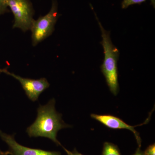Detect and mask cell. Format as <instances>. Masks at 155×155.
I'll return each instance as SVG.
<instances>
[{"instance_id": "3957f363", "label": "cell", "mask_w": 155, "mask_h": 155, "mask_svg": "<svg viewBox=\"0 0 155 155\" xmlns=\"http://www.w3.org/2000/svg\"><path fill=\"white\" fill-rule=\"evenodd\" d=\"M58 3L53 1L51 10L48 14L34 20L30 30L32 44L35 46L52 34L58 17Z\"/></svg>"}, {"instance_id": "4fadbf2b", "label": "cell", "mask_w": 155, "mask_h": 155, "mask_svg": "<svg viewBox=\"0 0 155 155\" xmlns=\"http://www.w3.org/2000/svg\"><path fill=\"white\" fill-rule=\"evenodd\" d=\"M132 155H144L143 152L142 151L140 150V147H138L135 153Z\"/></svg>"}, {"instance_id": "52a82bcc", "label": "cell", "mask_w": 155, "mask_h": 155, "mask_svg": "<svg viewBox=\"0 0 155 155\" xmlns=\"http://www.w3.org/2000/svg\"><path fill=\"white\" fill-rule=\"evenodd\" d=\"M0 137L8 145L11 155H61L59 152L49 151L23 146L16 141L14 135H9L1 130Z\"/></svg>"}, {"instance_id": "6da1fadb", "label": "cell", "mask_w": 155, "mask_h": 155, "mask_svg": "<svg viewBox=\"0 0 155 155\" xmlns=\"http://www.w3.org/2000/svg\"><path fill=\"white\" fill-rule=\"evenodd\" d=\"M55 100L52 99L45 105H40L37 109L35 121L26 129L29 137H46L51 140L57 145L61 146L57 139L58 131L71 127L62 119V115L56 110Z\"/></svg>"}, {"instance_id": "277c9868", "label": "cell", "mask_w": 155, "mask_h": 155, "mask_svg": "<svg viewBox=\"0 0 155 155\" xmlns=\"http://www.w3.org/2000/svg\"><path fill=\"white\" fill-rule=\"evenodd\" d=\"M7 5L14 16L13 28H20L22 31L30 30L34 19V11L29 0H6Z\"/></svg>"}, {"instance_id": "8fae6325", "label": "cell", "mask_w": 155, "mask_h": 155, "mask_svg": "<svg viewBox=\"0 0 155 155\" xmlns=\"http://www.w3.org/2000/svg\"><path fill=\"white\" fill-rule=\"evenodd\" d=\"M144 155H155V143L149 146L143 152Z\"/></svg>"}, {"instance_id": "7c38bea8", "label": "cell", "mask_w": 155, "mask_h": 155, "mask_svg": "<svg viewBox=\"0 0 155 155\" xmlns=\"http://www.w3.org/2000/svg\"><path fill=\"white\" fill-rule=\"evenodd\" d=\"M63 147V149H64L65 151L67 153V155H84L78 152L75 149L73 150L72 151H70L68 150L67 149L65 148L64 147Z\"/></svg>"}, {"instance_id": "ba28073f", "label": "cell", "mask_w": 155, "mask_h": 155, "mask_svg": "<svg viewBox=\"0 0 155 155\" xmlns=\"http://www.w3.org/2000/svg\"><path fill=\"white\" fill-rule=\"evenodd\" d=\"M102 155H122L116 145L106 142L104 143Z\"/></svg>"}, {"instance_id": "7a4b0ae2", "label": "cell", "mask_w": 155, "mask_h": 155, "mask_svg": "<svg viewBox=\"0 0 155 155\" xmlns=\"http://www.w3.org/2000/svg\"><path fill=\"white\" fill-rule=\"evenodd\" d=\"M96 17L101 31L102 41L101 44L104 48V60L101 66V70L105 78L107 84L111 93L116 96L119 92V88L117 67L119 51L112 43L110 32L104 28L96 15Z\"/></svg>"}, {"instance_id": "9c48e42d", "label": "cell", "mask_w": 155, "mask_h": 155, "mask_svg": "<svg viewBox=\"0 0 155 155\" xmlns=\"http://www.w3.org/2000/svg\"><path fill=\"white\" fill-rule=\"evenodd\" d=\"M147 0H123L122 3V9H126L129 6L131 5L138 4L140 5L141 3L144 2ZM151 4L152 5L154 8L155 6V0H150Z\"/></svg>"}, {"instance_id": "8992f818", "label": "cell", "mask_w": 155, "mask_h": 155, "mask_svg": "<svg viewBox=\"0 0 155 155\" xmlns=\"http://www.w3.org/2000/svg\"><path fill=\"white\" fill-rule=\"evenodd\" d=\"M91 116L92 119H95L98 122L102 123L108 128L113 129H127L133 132L135 136L139 147H141V140L138 132L136 130L135 127L138 126H141L143 124H146L149 121L150 116L146 120L145 122L143 124L136 125L131 126L128 125L122 120L116 116L111 115H97V114H91Z\"/></svg>"}, {"instance_id": "5b68a950", "label": "cell", "mask_w": 155, "mask_h": 155, "mask_svg": "<svg viewBox=\"0 0 155 155\" xmlns=\"http://www.w3.org/2000/svg\"><path fill=\"white\" fill-rule=\"evenodd\" d=\"M0 72L11 75L18 80L21 84L25 94L32 101H37L40 95L50 86V84L46 78H44L38 79L25 78L11 73L5 69H0Z\"/></svg>"}, {"instance_id": "5bb4252c", "label": "cell", "mask_w": 155, "mask_h": 155, "mask_svg": "<svg viewBox=\"0 0 155 155\" xmlns=\"http://www.w3.org/2000/svg\"><path fill=\"white\" fill-rule=\"evenodd\" d=\"M5 152H3L0 150V155H5Z\"/></svg>"}, {"instance_id": "30bf717a", "label": "cell", "mask_w": 155, "mask_h": 155, "mask_svg": "<svg viewBox=\"0 0 155 155\" xmlns=\"http://www.w3.org/2000/svg\"><path fill=\"white\" fill-rule=\"evenodd\" d=\"M6 0H0V15L9 12Z\"/></svg>"}]
</instances>
